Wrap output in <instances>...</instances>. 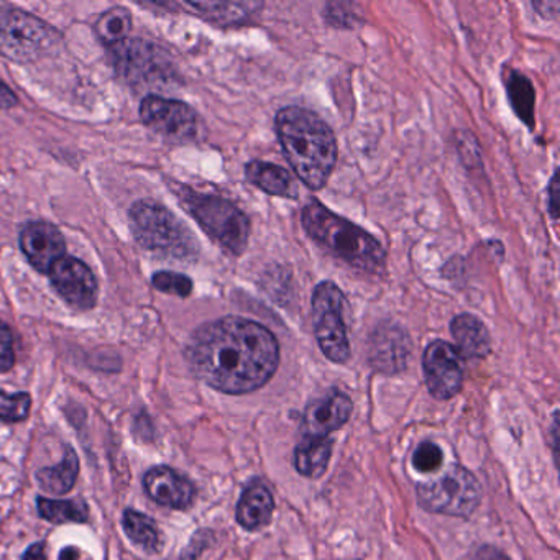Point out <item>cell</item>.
<instances>
[{
	"mask_svg": "<svg viewBox=\"0 0 560 560\" xmlns=\"http://www.w3.org/2000/svg\"><path fill=\"white\" fill-rule=\"evenodd\" d=\"M186 359L206 385L228 395H245L270 382L280 365V346L261 324L229 316L199 327Z\"/></svg>",
	"mask_w": 560,
	"mask_h": 560,
	"instance_id": "1",
	"label": "cell"
},
{
	"mask_svg": "<svg viewBox=\"0 0 560 560\" xmlns=\"http://www.w3.org/2000/svg\"><path fill=\"white\" fill-rule=\"evenodd\" d=\"M275 129L298 178L310 189L323 188L337 162V142L330 127L317 114L293 106L277 114Z\"/></svg>",
	"mask_w": 560,
	"mask_h": 560,
	"instance_id": "2",
	"label": "cell"
},
{
	"mask_svg": "<svg viewBox=\"0 0 560 560\" xmlns=\"http://www.w3.org/2000/svg\"><path fill=\"white\" fill-rule=\"evenodd\" d=\"M303 228L327 254L365 273L376 275L385 268L386 252L369 232L334 214L319 201L304 206Z\"/></svg>",
	"mask_w": 560,
	"mask_h": 560,
	"instance_id": "3",
	"label": "cell"
},
{
	"mask_svg": "<svg viewBox=\"0 0 560 560\" xmlns=\"http://www.w3.org/2000/svg\"><path fill=\"white\" fill-rule=\"evenodd\" d=\"M179 199L202 231L224 250L241 255L247 248L250 221L237 206L228 199L201 195L189 188L182 189Z\"/></svg>",
	"mask_w": 560,
	"mask_h": 560,
	"instance_id": "4",
	"label": "cell"
},
{
	"mask_svg": "<svg viewBox=\"0 0 560 560\" xmlns=\"http://www.w3.org/2000/svg\"><path fill=\"white\" fill-rule=\"evenodd\" d=\"M133 235L143 248L175 258L196 255L198 244L175 214L153 201H139L130 209Z\"/></svg>",
	"mask_w": 560,
	"mask_h": 560,
	"instance_id": "5",
	"label": "cell"
},
{
	"mask_svg": "<svg viewBox=\"0 0 560 560\" xmlns=\"http://www.w3.org/2000/svg\"><path fill=\"white\" fill-rule=\"evenodd\" d=\"M58 34L42 19L21 9L0 5V55L18 63H31L48 54Z\"/></svg>",
	"mask_w": 560,
	"mask_h": 560,
	"instance_id": "6",
	"label": "cell"
},
{
	"mask_svg": "<svg viewBox=\"0 0 560 560\" xmlns=\"http://www.w3.org/2000/svg\"><path fill=\"white\" fill-rule=\"evenodd\" d=\"M416 493L419 504L429 513L468 517L480 503L481 488L474 474L452 465L439 477L419 483Z\"/></svg>",
	"mask_w": 560,
	"mask_h": 560,
	"instance_id": "7",
	"label": "cell"
},
{
	"mask_svg": "<svg viewBox=\"0 0 560 560\" xmlns=\"http://www.w3.org/2000/svg\"><path fill=\"white\" fill-rule=\"evenodd\" d=\"M313 326L317 343L324 355L334 363H346L350 357L349 334H347L346 296L337 284L330 281L319 283L314 290Z\"/></svg>",
	"mask_w": 560,
	"mask_h": 560,
	"instance_id": "8",
	"label": "cell"
},
{
	"mask_svg": "<svg viewBox=\"0 0 560 560\" xmlns=\"http://www.w3.org/2000/svg\"><path fill=\"white\" fill-rule=\"evenodd\" d=\"M140 117L147 127L170 142H189L199 132L198 114L182 101L147 96L140 106Z\"/></svg>",
	"mask_w": 560,
	"mask_h": 560,
	"instance_id": "9",
	"label": "cell"
},
{
	"mask_svg": "<svg viewBox=\"0 0 560 560\" xmlns=\"http://www.w3.org/2000/svg\"><path fill=\"white\" fill-rule=\"evenodd\" d=\"M425 385L434 398L451 399L460 392L464 383V363L454 346L444 340L429 343L422 357Z\"/></svg>",
	"mask_w": 560,
	"mask_h": 560,
	"instance_id": "10",
	"label": "cell"
},
{
	"mask_svg": "<svg viewBox=\"0 0 560 560\" xmlns=\"http://www.w3.org/2000/svg\"><path fill=\"white\" fill-rule=\"evenodd\" d=\"M48 275L57 293L74 310L88 311L96 306L97 280L83 261L65 255Z\"/></svg>",
	"mask_w": 560,
	"mask_h": 560,
	"instance_id": "11",
	"label": "cell"
},
{
	"mask_svg": "<svg viewBox=\"0 0 560 560\" xmlns=\"http://www.w3.org/2000/svg\"><path fill=\"white\" fill-rule=\"evenodd\" d=\"M21 248L35 270L48 273L65 257L63 234L48 222H32L21 234Z\"/></svg>",
	"mask_w": 560,
	"mask_h": 560,
	"instance_id": "12",
	"label": "cell"
},
{
	"mask_svg": "<svg viewBox=\"0 0 560 560\" xmlns=\"http://www.w3.org/2000/svg\"><path fill=\"white\" fill-rule=\"evenodd\" d=\"M352 401L346 393L332 389L307 406L303 429L307 438H327L349 421Z\"/></svg>",
	"mask_w": 560,
	"mask_h": 560,
	"instance_id": "13",
	"label": "cell"
},
{
	"mask_svg": "<svg viewBox=\"0 0 560 560\" xmlns=\"http://www.w3.org/2000/svg\"><path fill=\"white\" fill-rule=\"evenodd\" d=\"M143 488L155 503L183 510L195 501L196 488L188 478L173 468L153 467L143 477Z\"/></svg>",
	"mask_w": 560,
	"mask_h": 560,
	"instance_id": "14",
	"label": "cell"
},
{
	"mask_svg": "<svg viewBox=\"0 0 560 560\" xmlns=\"http://www.w3.org/2000/svg\"><path fill=\"white\" fill-rule=\"evenodd\" d=\"M409 355V340L399 327H378L372 337L370 359L380 372L395 373L405 369Z\"/></svg>",
	"mask_w": 560,
	"mask_h": 560,
	"instance_id": "15",
	"label": "cell"
},
{
	"mask_svg": "<svg viewBox=\"0 0 560 560\" xmlns=\"http://www.w3.org/2000/svg\"><path fill=\"white\" fill-rule=\"evenodd\" d=\"M273 511V494L261 481H254L238 501L237 521L247 530H258L270 524Z\"/></svg>",
	"mask_w": 560,
	"mask_h": 560,
	"instance_id": "16",
	"label": "cell"
},
{
	"mask_svg": "<svg viewBox=\"0 0 560 560\" xmlns=\"http://www.w3.org/2000/svg\"><path fill=\"white\" fill-rule=\"evenodd\" d=\"M457 352L465 359H485L491 352V337L485 324L471 314H460L451 324Z\"/></svg>",
	"mask_w": 560,
	"mask_h": 560,
	"instance_id": "17",
	"label": "cell"
},
{
	"mask_svg": "<svg viewBox=\"0 0 560 560\" xmlns=\"http://www.w3.org/2000/svg\"><path fill=\"white\" fill-rule=\"evenodd\" d=\"M245 176L252 185L257 186L267 195L287 199H296L300 195L296 179L287 170L273 165V163L255 160L245 166Z\"/></svg>",
	"mask_w": 560,
	"mask_h": 560,
	"instance_id": "18",
	"label": "cell"
},
{
	"mask_svg": "<svg viewBox=\"0 0 560 560\" xmlns=\"http://www.w3.org/2000/svg\"><path fill=\"white\" fill-rule=\"evenodd\" d=\"M329 438H304L294 451V465L303 477L319 478L329 465L332 455Z\"/></svg>",
	"mask_w": 560,
	"mask_h": 560,
	"instance_id": "19",
	"label": "cell"
},
{
	"mask_svg": "<svg viewBox=\"0 0 560 560\" xmlns=\"http://www.w3.org/2000/svg\"><path fill=\"white\" fill-rule=\"evenodd\" d=\"M185 8L191 9L212 24L237 25L254 15L261 4L257 2H186Z\"/></svg>",
	"mask_w": 560,
	"mask_h": 560,
	"instance_id": "20",
	"label": "cell"
},
{
	"mask_svg": "<svg viewBox=\"0 0 560 560\" xmlns=\"http://www.w3.org/2000/svg\"><path fill=\"white\" fill-rule=\"evenodd\" d=\"M80 475V460L77 452L68 448L67 455L55 467H45L37 471V481L42 490L51 494H67L73 490Z\"/></svg>",
	"mask_w": 560,
	"mask_h": 560,
	"instance_id": "21",
	"label": "cell"
},
{
	"mask_svg": "<svg viewBox=\"0 0 560 560\" xmlns=\"http://www.w3.org/2000/svg\"><path fill=\"white\" fill-rule=\"evenodd\" d=\"M504 86L508 91V100L514 114L523 120L529 129H534V104H536V94H534L533 84L520 71L506 68L504 70Z\"/></svg>",
	"mask_w": 560,
	"mask_h": 560,
	"instance_id": "22",
	"label": "cell"
},
{
	"mask_svg": "<svg viewBox=\"0 0 560 560\" xmlns=\"http://www.w3.org/2000/svg\"><path fill=\"white\" fill-rule=\"evenodd\" d=\"M122 526L127 536L139 544L147 552H156L162 542L159 526L152 517L136 510L124 511Z\"/></svg>",
	"mask_w": 560,
	"mask_h": 560,
	"instance_id": "23",
	"label": "cell"
},
{
	"mask_svg": "<svg viewBox=\"0 0 560 560\" xmlns=\"http://www.w3.org/2000/svg\"><path fill=\"white\" fill-rule=\"evenodd\" d=\"M37 510L44 520L55 524L86 523L90 510L81 500H50L38 497Z\"/></svg>",
	"mask_w": 560,
	"mask_h": 560,
	"instance_id": "24",
	"label": "cell"
},
{
	"mask_svg": "<svg viewBox=\"0 0 560 560\" xmlns=\"http://www.w3.org/2000/svg\"><path fill=\"white\" fill-rule=\"evenodd\" d=\"M132 31V15L127 9L114 8L104 12L94 25L97 37L110 47H117Z\"/></svg>",
	"mask_w": 560,
	"mask_h": 560,
	"instance_id": "25",
	"label": "cell"
},
{
	"mask_svg": "<svg viewBox=\"0 0 560 560\" xmlns=\"http://www.w3.org/2000/svg\"><path fill=\"white\" fill-rule=\"evenodd\" d=\"M32 408V398L28 393L0 392V419L5 422H21L28 418Z\"/></svg>",
	"mask_w": 560,
	"mask_h": 560,
	"instance_id": "26",
	"label": "cell"
},
{
	"mask_svg": "<svg viewBox=\"0 0 560 560\" xmlns=\"http://www.w3.org/2000/svg\"><path fill=\"white\" fill-rule=\"evenodd\" d=\"M153 287L166 294L186 298L191 294L192 281L185 275L173 273V271H160L153 275Z\"/></svg>",
	"mask_w": 560,
	"mask_h": 560,
	"instance_id": "27",
	"label": "cell"
},
{
	"mask_svg": "<svg viewBox=\"0 0 560 560\" xmlns=\"http://www.w3.org/2000/svg\"><path fill=\"white\" fill-rule=\"evenodd\" d=\"M412 465L419 474H432L442 465V451L434 442H422L412 455Z\"/></svg>",
	"mask_w": 560,
	"mask_h": 560,
	"instance_id": "28",
	"label": "cell"
},
{
	"mask_svg": "<svg viewBox=\"0 0 560 560\" xmlns=\"http://www.w3.org/2000/svg\"><path fill=\"white\" fill-rule=\"evenodd\" d=\"M15 365L14 332L0 320V373L11 372Z\"/></svg>",
	"mask_w": 560,
	"mask_h": 560,
	"instance_id": "29",
	"label": "cell"
},
{
	"mask_svg": "<svg viewBox=\"0 0 560 560\" xmlns=\"http://www.w3.org/2000/svg\"><path fill=\"white\" fill-rule=\"evenodd\" d=\"M533 8L540 18L553 21V19H557V14H559L560 5L556 0H547V2H533Z\"/></svg>",
	"mask_w": 560,
	"mask_h": 560,
	"instance_id": "30",
	"label": "cell"
},
{
	"mask_svg": "<svg viewBox=\"0 0 560 560\" xmlns=\"http://www.w3.org/2000/svg\"><path fill=\"white\" fill-rule=\"evenodd\" d=\"M549 212L553 221L559 218V183H557V173H553L549 185Z\"/></svg>",
	"mask_w": 560,
	"mask_h": 560,
	"instance_id": "31",
	"label": "cell"
},
{
	"mask_svg": "<svg viewBox=\"0 0 560 560\" xmlns=\"http://www.w3.org/2000/svg\"><path fill=\"white\" fill-rule=\"evenodd\" d=\"M474 560H511L506 553L493 546H483L478 549Z\"/></svg>",
	"mask_w": 560,
	"mask_h": 560,
	"instance_id": "32",
	"label": "cell"
},
{
	"mask_svg": "<svg viewBox=\"0 0 560 560\" xmlns=\"http://www.w3.org/2000/svg\"><path fill=\"white\" fill-rule=\"evenodd\" d=\"M22 560H48L47 546H45V542H35L34 546H31L25 550Z\"/></svg>",
	"mask_w": 560,
	"mask_h": 560,
	"instance_id": "33",
	"label": "cell"
},
{
	"mask_svg": "<svg viewBox=\"0 0 560 560\" xmlns=\"http://www.w3.org/2000/svg\"><path fill=\"white\" fill-rule=\"evenodd\" d=\"M15 104H18V97L0 81V109H11Z\"/></svg>",
	"mask_w": 560,
	"mask_h": 560,
	"instance_id": "34",
	"label": "cell"
},
{
	"mask_svg": "<svg viewBox=\"0 0 560 560\" xmlns=\"http://www.w3.org/2000/svg\"><path fill=\"white\" fill-rule=\"evenodd\" d=\"M60 560H91L90 556L83 552V550L78 549L74 546L65 547L60 552Z\"/></svg>",
	"mask_w": 560,
	"mask_h": 560,
	"instance_id": "35",
	"label": "cell"
}]
</instances>
